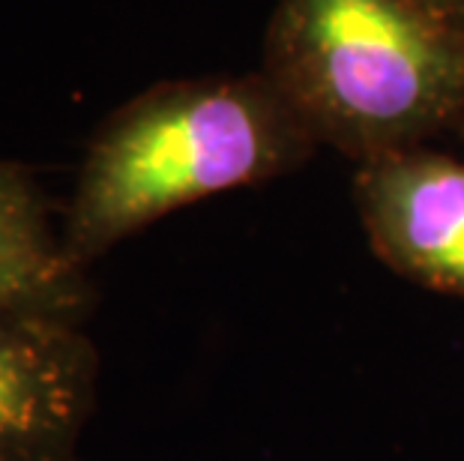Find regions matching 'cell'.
I'll return each instance as SVG.
<instances>
[{"instance_id":"1","label":"cell","mask_w":464,"mask_h":461,"mask_svg":"<svg viewBox=\"0 0 464 461\" xmlns=\"http://www.w3.org/2000/svg\"><path fill=\"white\" fill-rule=\"evenodd\" d=\"M318 147L261 70L160 82L114 108L87 141L63 210V252L87 270L162 216L285 178Z\"/></svg>"},{"instance_id":"2","label":"cell","mask_w":464,"mask_h":461,"mask_svg":"<svg viewBox=\"0 0 464 461\" xmlns=\"http://www.w3.org/2000/svg\"><path fill=\"white\" fill-rule=\"evenodd\" d=\"M261 72L357 165L464 117V31L413 0H276Z\"/></svg>"},{"instance_id":"3","label":"cell","mask_w":464,"mask_h":461,"mask_svg":"<svg viewBox=\"0 0 464 461\" xmlns=\"http://www.w3.org/2000/svg\"><path fill=\"white\" fill-rule=\"evenodd\" d=\"M100 351L84 323L0 309V461H72Z\"/></svg>"},{"instance_id":"4","label":"cell","mask_w":464,"mask_h":461,"mask_svg":"<svg viewBox=\"0 0 464 461\" xmlns=\"http://www.w3.org/2000/svg\"><path fill=\"white\" fill-rule=\"evenodd\" d=\"M353 201L390 270L464 300V162L413 147L357 165Z\"/></svg>"},{"instance_id":"5","label":"cell","mask_w":464,"mask_h":461,"mask_svg":"<svg viewBox=\"0 0 464 461\" xmlns=\"http://www.w3.org/2000/svg\"><path fill=\"white\" fill-rule=\"evenodd\" d=\"M91 306L93 284L66 258L36 174L0 159V309L84 323Z\"/></svg>"},{"instance_id":"6","label":"cell","mask_w":464,"mask_h":461,"mask_svg":"<svg viewBox=\"0 0 464 461\" xmlns=\"http://www.w3.org/2000/svg\"><path fill=\"white\" fill-rule=\"evenodd\" d=\"M413 4L420 9H426L429 15L440 18V22L464 31V0H413Z\"/></svg>"},{"instance_id":"7","label":"cell","mask_w":464,"mask_h":461,"mask_svg":"<svg viewBox=\"0 0 464 461\" xmlns=\"http://www.w3.org/2000/svg\"><path fill=\"white\" fill-rule=\"evenodd\" d=\"M72 461H82V458H72Z\"/></svg>"}]
</instances>
